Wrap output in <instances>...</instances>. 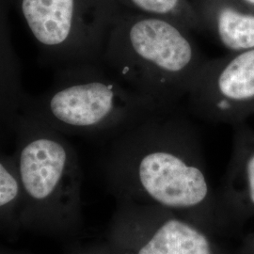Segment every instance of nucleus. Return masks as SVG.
I'll return each instance as SVG.
<instances>
[{
    "label": "nucleus",
    "mask_w": 254,
    "mask_h": 254,
    "mask_svg": "<svg viewBox=\"0 0 254 254\" xmlns=\"http://www.w3.org/2000/svg\"><path fill=\"white\" fill-rule=\"evenodd\" d=\"M104 173L117 202L161 207L214 235L232 224L209 181L197 128L175 109L114 136Z\"/></svg>",
    "instance_id": "nucleus-1"
},
{
    "label": "nucleus",
    "mask_w": 254,
    "mask_h": 254,
    "mask_svg": "<svg viewBox=\"0 0 254 254\" xmlns=\"http://www.w3.org/2000/svg\"><path fill=\"white\" fill-rule=\"evenodd\" d=\"M207 60L181 24L123 9L109 32L103 65L139 96L176 109Z\"/></svg>",
    "instance_id": "nucleus-2"
},
{
    "label": "nucleus",
    "mask_w": 254,
    "mask_h": 254,
    "mask_svg": "<svg viewBox=\"0 0 254 254\" xmlns=\"http://www.w3.org/2000/svg\"><path fill=\"white\" fill-rule=\"evenodd\" d=\"M12 154L24 197L23 229L73 236L83 223V173L73 146L46 123L23 113Z\"/></svg>",
    "instance_id": "nucleus-3"
},
{
    "label": "nucleus",
    "mask_w": 254,
    "mask_h": 254,
    "mask_svg": "<svg viewBox=\"0 0 254 254\" xmlns=\"http://www.w3.org/2000/svg\"><path fill=\"white\" fill-rule=\"evenodd\" d=\"M164 109L139 96L103 64L58 69L52 86L30 96L23 113L64 135L117 136Z\"/></svg>",
    "instance_id": "nucleus-4"
},
{
    "label": "nucleus",
    "mask_w": 254,
    "mask_h": 254,
    "mask_svg": "<svg viewBox=\"0 0 254 254\" xmlns=\"http://www.w3.org/2000/svg\"><path fill=\"white\" fill-rule=\"evenodd\" d=\"M19 9L43 64L58 69L103 64L123 8L115 0H9Z\"/></svg>",
    "instance_id": "nucleus-5"
},
{
    "label": "nucleus",
    "mask_w": 254,
    "mask_h": 254,
    "mask_svg": "<svg viewBox=\"0 0 254 254\" xmlns=\"http://www.w3.org/2000/svg\"><path fill=\"white\" fill-rule=\"evenodd\" d=\"M106 242L116 254H229L190 218L134 202H117Z\"/></svg>",
    "instance_id": "nucleus-6"
},
{
    "label": "nucleus",
    "mask_w": 254,
    "mask_h": 254,
    "mask_svg": "<svg viewBox=\"0 0 254 254\" xmlns=\"http://www.w3.org/2000/svg\"><path fill=\"white\" fill-rule=\"evenodd\" d=\"M191 112L237 125L254 112V48L208 59L187 96Z\"/></svg>",
    "instance_id": "nucleus-7"
},
{
    "label": "nucleus",
    "mask_w": 254,
    "mask_h": 254,
    "mask_svg": "<svg viewBox=\"0 0 254 254\" xmlns=\"http://www.w3.org/2000/svg\"><path fill=\"white\" fill-rule=\"evenodd\" d=\"M218 199L232 224L254 218V133L242 126L236 128Z\"/></svg>",
    "instance_id": "nucleus-8"
},
{
    "label": "nucleus",
    "mask_w": 254,
    "mask_h": 254,
    "mask_svg": "<svg viewBox=\"0 0 254 254\" xmlns=\"http://www.w3.org/2000/svg\"><path fill=\"white\" fill-rule=\"evenodd\" d=\"M203 30L231 53L254 48V13L236 0H199L194 4Z\"/></svg>",
    "instance_id": "nucleus-9"
},
{
    "label": "nucleus",
    "mask_w": 254,
    "mask_h": 254,
    "mask_svg": "<svg viewBox=\"0 0 254 254\" xmlns=\"http://www.w3.org/2000/svg\"><path fill=\"white\" fill-rule=\"evenodd\" d=\"M24 197L12 154L0 153V234L15 236L23 229Z\"/></svg>",
    "instance_id": "nucleus-10"
},
{
    "label": "nucleus",
    "mask_w": 254,
    "mask_h": 254,
    "mask_svg": "<svg viewBox=\"0 0 254 254\" xmlns=\"http://www.w3.org/2000/svg\"><path fill=\"white\" fill-rule=\"evenodd\" d=\"M124 9L171 19L191 31H203L194 3L190 0H115Z\"/></svg>",
    "instance_id": "nucleus-11"
},
{
    "label": "nucleus",
    "mask_w": 254,
    "mask_h": 254,
    "mask_svg": "<svg viewBox=\"0 0 254 254\" xmlns=\"http://www.w3.org/2000/svg\"><path fill=\"white\" fill-rule=\"evenodd\" d=\"M116 254L113 250L110 248V246L105 242L100 245L95 246V247H91L89 249L83 250L80 252H77L75 254Z\"/></svg>",
    "instance_id": "nucleus-12"
},
{
    "label": "nucleus",
    "mask_w": 254,
    "mask_h": 254,
    "mask_svg": "<svg viewBox=\"0 0 254 254\" xmlns=\"http://www.w3.org/2000/svg\"><path fill=\"white\" fill-rule=\"evenodd\" d=\"M237 254H254V232L246 237Z\"/></svg>",
    "instance_id": "nucleus-13"
},
{
    "label": "nucleus",
    "mask_w": 254,
    "mask_h": 254,
    "mask_svg": "<svg viewBox=\"0 0 254 254\" xmlns=\"http://www.w3.org/2000/svg\"><path fill=\"white\" fill-rule=\"evenodd\" d=\"M236 2L243 8L254 13V0H236Z\"/></svg>",
    "instance_id": "nucleus-14"
},
{
    "label": "nucleus",
    "mask_w": 254,
    "mask_h": 254,
    "mask_svg": "<svg viewBox=\"0 0 254 254\" xmlns=\"http://www.w3.org/2000/svg\"><path fill=\"white\" fill-rule=\"evenodd\" d=\"M0 254H28L21 253V252H14V251H9V250H4L0 249Z\"/></svg>",
    "instance_id": "nucleus-15"
}]
</instances>
